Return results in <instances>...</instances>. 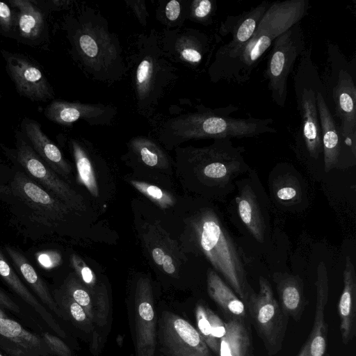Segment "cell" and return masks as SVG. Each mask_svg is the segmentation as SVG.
Segmentation results:
<instances>
[{
	"label": "cell",
	"mask_w": 356,
	"mask_h": 356,
	"mask_svg": "<svg viewBox=\"0 0 356 356\" xmlns=\"http://www.w3.org/2000/svg\"><path fill=\"white\" fill-rule=\"evenodd\" d=\"M309 0H284L270 3L248 42L236 52L212 63L209 73L213 82L221 80L243 83L250 79L274 40L306 17Z\"/></svg>",
	"instance_id": "1"
},
{
	"label": "cell",
	"mask_w": 356,
	"mask_h": 356,
	"mask_svg": "<svg viewBox=\"0 0 356 356\" xmlns=\"http://www.w3.org/2000/svg\"><path fill=\"white\" fill-rule=\"evenodd\" d=\"M238 107L229 105L215 109L199 106L198 111L167 122L164 133L179 139L232 138L254 137L264 134H275L271 118H234L230 115Z\"/></svg>",
	"instance_id": "2"
},
{
	"label": "cell",
	"mask_w": 356,
	"mask_h": 356,
	"mask_svg": "<svg viewBox=\"0 0 356 356\" xmlns=\"http://www.w3.org/2000/svg\"><path fill=\"white\" fill-rule=\"evenodd\" d=\"M200 248L243 302L250 287L238 248L213 211L204 213L197 226Z\"/></svg>",
	"instance_id": "3"
},
{
	"label": "cell",
	"mask_w": 356,
	"mask_h": 356,
	"mask_svg": "<svg viewBox=\"0 0 356 356\" xmlns=\"http://www.w3.org/2000/svg\"><path fill=\"white\" fill-rule=\"evenodd\" d=\"M324 88L316 67L312 60L311 49H306L300 57L294 76V90L300 125L298 134L308 155L318 159L323 153L321 129L316 106V92Z\"/></svg>",
	"instance_id": "4"
},
{
	"label": "cell",
	"mask_w": 356,
	"mask_h": 356,
	"mask_svg": "<svg viewBox=\"0 0 356 356\" xmlns=\"http://www.w3.org/2000/svg\"><path fill=\"white\" fill-rule=\"evenodd\" d=\"M155 37L140 38L135 76L138 106L148 112L175 79V70L164 56Z\"/></svg>",
	"instance_id": "5"
},
{
	"label": "cell",
	"mask_w": 356,
	"mask_h": 356,
	"mask_svg": "<svg viewBox=\"0 0 356 356\" xmlns=\"http://www.w3.org/2000/svg\"><path fill=\"white\" fill-rule=\"evenodd\" d=\"M259 286L257 293L249 288L243 302L268 355L272 356L282 348L289 317L276 300L270 282L260 276Z\"/></svg>",
	"instance_id": "6"
},
{
	"label": "cell",
	"mask_w": 356,
	"mask_h": 356,
	"mask_svg": "<svg viewBox=\"0 0 356 356\" xmlns=\"http://www.w3.org/2000/svg\"><path fill=\"white\" fill-rule=\"evenodd\" d=\"M306 49L305 38L300 22L276 38L272 43L264 76L276 105L284 107L287 97V81L294 65Z\"/></svg>",
	"instance_id": "7"
},
{
	"label": "cell",
	"mask_w": 356,
	"mask_h": 356,
	"mask_svg": "<svg viewBox=\"0 0 356 356\" xmlns=\"http://www.w3.org/2000/svg\"><path fill=\"white\" fill-rule=\"evenodd\" d=\"M159 339L163 351L169 356H212L197 330L172 313L162 314Z\"/></svg>",
	"instance_id": "8"
},
{
	"label": "cell",
	"mask_w": 356,
	"mask_h": 356,
	"mask_svg": "<svg viewBox=\"0 0 356 356\" xmlns=\"http://www.w3.org/2000/svg\"><path fill=\"white\" fill-rule=\"evenodd\" d=\"M335 115L339 120L338 128L344 145L356 156V86L352 74L340 68L332 88Z\"/></svg>",
	"instance_id": "9"
},
{
	"label": "cell",
	"mask_w": 356,
	"mask_h": 356,
	"mask_svg": "<svg viewBox=\"0 0 356 356\" xmlns=\"http://www.w3.org/2000/svg\"><path fill=\"white\" fill-rule=\"evenodd\" d=\"M136 356H154L156 346V316L152 293L147 281L138 283L134 301Z\"/></svg>",
	"instance_id": "10"
},
{
	"label": "cell",
	"mask_w": 356,
	"mask_h": 356,
	"mask_svg": "<svg viewBox=\"0 0 356 356\" xmlns=\"http://www.w3.org/2000/svg\"><path fill=\"white\" fill-rule=\"evenodd\" d=\"M270 3L264 1L238 15L227 16L221 22L219 33L222 36L231 35L232 38L227 43L218 49L213 63H217L230 56L248 42Z\"/></svg>",
	"instance_id": "11"
},
{
	"label": "cell",
	"mask_w": 356,
	"mask_h": 356,
	"mask_svg": "<svg viewBox=\"0 0 356 356\" xmlns=\"http://www.w3.org/2000/svg\"><path fill=\"white\" fill-rule=\"evenodd\" d=\"M8 70L17 91L32 101L53 97L52 90L41 70L28 59L7 52L3 54Z\"/></svg>",
	"instance_id": "12"
},
{
	"label": "cell",
	"mask_w": 356,
	"mask_h": 356,
	"mask_svg": "<svg viewBox=\"0 0 356 356\" xmlns=\"http://www.w3.org/2000/svg\"><path fill=\"white\" fill-rule=\"evenodd\" d=\"M17 157L29 173L71 207L81 208L82 199L41 161L31 147L20 138Z\"/></svg>",
	"instance_id": "13"
},
{
	"label": "cell",
	"mask_w": 356,
	"mask_h": 356,
	"mask_svg": "<svg viewBox=\"0 0 356 356\" xmlns=\"http://www.w3.org/2000/svg\"><path fill=\"white\" fill-rule=\"evenodd\" d=\"M0 346L15 356L51 354L42 337L8 318H0Z\"/></svg>",
	"instance_id": "14"
},
{
	"label": "cell",
	"mask_w": 356,
	"mask_h": 356,
	"mask_svg": "<svg viewBox=\"0 0 356 356\" xmlns=\"http://www.w3.org/2000/svg\"><path fill=\"white\" fill-rule=\"evenodd\" d=\"M45 116L60 124H70L79 119L88 122H108L114 115L113 109L102 105H89L54 100L44 109Z\"/></svg>",
	"instance_id": "15"
},
{
	"label": "cell",
	"mask_w": 356,
	"mask_h": 356,
	"mask_svg": "<svg viewBox=\"0 0 356 356\" xmlns=\"http://www.w3.org/2000/svg\"><path fill=\"white\" fill-rule=\"evenodd\" d=\"M316 106L321 129L324 168L326 172L339 162L342 146L338 124L330 112L324 97V88L316 92Z\"/></svg>",
	"instance_id": "16"
},
{
	"label": "cell",
	"mask_w": 356,
	"mask_h": 356,
	"mask_svg": "<svg viewBox=\"0 0 356 356\" xmlns=\"http://www.w3.org/2000/svg\"><path fill=\"white\" fill-rule=\"evenodd\" d=\"M316 304L314 325L307 339L309 356H325L327 348V325L325 321V309L328 300V277L324 263L317 269Z\"/></svg>",
	"instance_id": "17"
},
{
	"label": "cell",
	"mask_w": 356,
	"mask_h": 356,
	"mask_svg": "<svg viewBox=\"0 0 356 356\" xmlns=\"http://www.w3.org/2000/svg\"><path fill=\"white\" fill-rule=\"evenodd\" d=\"M343 290L338 303L342 342L348 343L356 332V275L350 259L347 257L343 273Z\"/></svg>",
	"instance_id": "18"
},
{
	"label": "cell",
	"mask_w": 356,
	"mask_h": 356,
	"mask_svg": "<svg viewBox=\"0 0 356 356\" xmlns=\"http://www.w3.org/2000/svg\"><path fill=\"white\" fill-rule=\"evenodd\" d=\"M22 128L35 152L47 163L58 172L67 173L70 171L61 152L42 131L38 122L24 119Z\"/></svg>",
	"instance_id": "19"
},
{
	"label": "cell",
	"mask_w": 356,
	"mask_h": 356,
	"mask_svg": "<svg viewBox=\"0 0 356 356\" xmlns=\"http://www.w3.org/2000/svg\"><path fill=\"white\" fill-rule=\"evenodd\" d=\"M274 280L281 309L289 318L299 321L305 307L301 280L291 275H279Z\"/></svg>",
	"instance_id": "20"
},
{
	"label": "cell",
	"mask_w": 356,
	"mask_h": 356,
	"mask_svg": "<svg viewBox=\"0 0 356 356\" xmlns=\"http://www.w3.org/2000/svg\"><path fill=\"white\" fill-rule=\"evenodd\" d=\"M207 282L210 298L229 318L245 320L248 311L244 302L214 270L208 271Z\"/></svg>",
	"instance_id": "21"
},
{
	"label": "cell",
	"mask_w": 356,
	"mask_h": 356,
	"mask_svg": "<svg viewBox=\"0 0 356 356\" xmlns=\"http://www.w3.org/2000/svg\"><path fill=\"white\" fill-rule=\"evenodd\" d=\"M0 276L22 299L34 309L54 332L61 337H66L65 332L58 324L53 316L21 282L18 276L5 260L1 251Z\"/></svg>",
	"instance_id": "22"
},
{
	"label": "cell",
	"mask_w": 356,
	"mask_h": 356,
	"mask_svg": "<svg viewBox=\"0 0 356 356\" xmlns=\"http://www.w3.org/2000/svg\"><path fill=\"white\" fill-rule=\"evenodd\" d=\"M245 320L229 318L220 341L218 356H252V344Z\"/></svg>",
	"instance_id": "23"
},
{
	"label": "cell",
	"mask_w": 356,
	"mask_h": 356,
	"mask_svg": "<svg viewBox=\"0 0 356 356\" xmlns=\"http://www.w3.org/2000/svg\"><path fill=\"white\" fill-rule=\"evenodd\" d=\"M238 215L252 236L259 243L264 240L265 222L256 196L249 186L236 197Z\"/></svg>",
	"instance_id": "24"
},
{
	"label": "cell",
	"mask_w": 356,
	"mask_h": 356,
	"mask_svg": "<svg viewBox=\"0 0 356 356\" xmlns=\"http://www.w3.org/2000/svg\"><path fill=\"white\" fill-rule=\"evenodd\" d=\"M5 249L10 257L15 266L18 269L26 282L40 298L41 301L58 316L64 318L63 313L51 295L45 282L40 278L26 258L13 248L6 246Z\"/></svg>",
	"instance_id": "25"
},
{
	"label": "cell",
	"mask_w": 356,
	"mask_h": 356,
	"mask_svg": "<svg viewBox=\"0 0 356 356\" xmlns=\"http://www.w3.org/2000/svg\"><path fill=\"white\" fill-rule=\"evenodd\" d=\"M97 29L86 25L79 30L75 36V44L82 59L87 65L94 67L98 62L108 64L106 60L108 56L106 54L108 52L106 49L108 44L104 45L108 40L104 42L102 38L103 34H97Z\"/></svg>",
	"instance_id": "26"
},
{
	"label": "cell",
	"mask_w": 356,
	"mask_h": 356,
	"mask_svg": "<svg viewBox=\"0 0 356 356\" xmlns=\"http://www.w3.org/2000/svg\"><path fill=\"white\" fill-rule=\"evenodd\" d=\"M9 3L19 10L17 28L24 38L35 39L44 27V19L40 10L29 0H10Z\"/></svg>",
	"instance_id": "27"
},
{
	"label": "cell",
	"mask_w": 356,
	"mask_h": 356,
	"mask_svg": "<svg viewBox=\"0 0 356 356\" xmlns=\"http://www.w3.org/2000/svg\"><path fill=\"white\" fill-rule=\"evenodd\" d=\"M177 43L180 58L191 64H199L209 47L208 40L202 33L195 31L184 33Z\"/></svg>",
	"instance_id": "28"
},
{
	"label": "cell",
	"mask_w": 356,
	"mask_h": 356,
	"mask_svg": "<svg viewBox=\"0 0 356 356\" xmlns=\"http://www.w3.org/2000/svg\"><path fill=\"white\" fill-rule=\"evenodd\" d=\"M18 189L23 193L30 202L39 206L45 213L62 214L65 211L63 207L56 200L35 183L20 178L17 179Z\"/></svg>",
	"instance_id": "29"
},
{
	"label": "cell",
	"mask_w": 356,
	"mask_h": 356,
	"mask_svg": "<svg viewBox=\"0 0 356 356\" xmlns=\"http://www.w3.org/2000/svg\"><path fill=\"white\" fill-rule=\"evenodd\" d=\"M54 299L63 314V312H65L67 316L86 332L92 329V322L88 318L83 307L76 302L66 291L54 290Z\"/></svg>",
	"instance_id": "30"
},
{
	"label": "cell",
	"mask_w": 356,
	"mask_h": 356,
	"mask_svg": "<svg viewBox=\"0 0 356 356\" xmlns=\"http://www.w3.org/2000/svg\"><path fill=\"white\" fill-rule=\"evenodd\" d=\"M72 144L80 179L90 192L97 196V186L91 162L85 150L76 141L73 140Z\"/></svg>",
	"instance_id": "31"
},
{
	"label": "cell",
	"mask_w": 356,
	"mask_h": 356,
	"mask_svg": "<svg viewBox=\"0 0 356 356\" xmlns=\"http://www.w3.org/2000/svg\"><path fill=\"white\" fill-rule=\"evenodd\" d=\"M65 288L66 292L83 307L90 321L91 322L97 321V310L88 291L80 287L74 280H69Z\"/></svg>",
	"instance_id": "32"
},
{
	"label": "cell",
	"mask_w": 356,
	"mask_h": 356,
	"mask_svg": "<svg viewBox=\"0 0 356 356\" xmlns=\"http://www.w3.org/2000/svg\"><path fill=\"white\" fill-rule=\"evenodd\" d=\"M206 307L202 304L197 305L195 307V314L197 331L209 349L214 354L218 355L220 343L212 336L211 327L207 317Z\"/></svg>",
	"instance_id": "33"
},
{
	"label": "cell",
	"mask_w": 356,
	"mask_h": 356,
	"mask_svg": "<svg viewBox=\"0 0 356 356\" xmlns=\"http://www.w3.org/2000/svg\"><path fill=\"white\" fill-rule=\"evenodd\" d=\"M137 146L142 161L147 165L156 166L159 162L158 147L150 140L145 138H137L134 142Z\"/></svg>",
	"instance_id": "34"
},
{
	"label": "cell",
	"mask_w": 356,
	"mask_h": 356,
	"mask_svg": "<svg viewBox=\"0 0 356 356\" xmlns=\"http://www.w3.org/2000/svg\"><path fill=\"white\" fill-rule=\"evenodd\" d=\"M214 6L210 0L194 1L192 3V17L200 23L211 24Z\"/></svg>",
	"instance_id": "35"
},
{
	"label": "cell",
	"mask_w": 356,
	"mask_h": 356,
	"mask_svg": "<svg viewBox=\"0 0 356 356\" xmlns=\"http://www.w3.org/2000/svg\"><path fill=\"white\" fill-rule=\"evenodd\" d=\"M42 338L51 354L58 356H72V352L60 338L49 332L42 334Z\"/></svg>",
	"instance_id": "36"
},
{
	"label": "cell",
	"mask_w": 356,
	"mask_h": 356,
	"mask_svg": "<svg viewBox=\"0 0 356 356\" xmlns=\"http://www.w3.org/2000/svg\"><path fill=\"white\" fill-rule=\"evenodd\" d=\"M207 314L211 324L212 336L213 339L220 343V339L226 332L225 322L223 321L213 310L206 307Z\"/></svg>",
	"instance_id": "37"
},
{
	"label": "cell",
	"mask_w": 356,
	"mask_h": 356,
	"mask_svg": "<svg viewBox=\"0 0 356 356\" xmlns=\"http://www.w3.org/2000/svg\"><path fill=\"white\" fill-rule=\"evenodd\" d=\"M134 184L143 193L162 205L164 206L170 204V199L163 193V191L157 186L138 182H134Z\"/></svg>",
	"instance_id": "38"
},
{
	"label": "cell",
	"mask_w": 356,
	"mask_h": 356,
	"mask_svg": "<svg viewBox=\"0 0 356 356\" xmlns=\"http://www.w3.org/2000/svg\"><path fill=\"white\" fill-rule=\"evenodd\" d=\"M14 24L12 10L5 3L0 1V26L6 31H10Z\"/></svg>",
	"instance_id": "39"
},
{
	"label": "cell",
	"mask_w": 356,
	"mask_h": 356,
	"mask_svg": "<svg viewBox=\"0 0 356 356\" xmlns=\"http://www.w3.org/2000/svg\"><path fill=\"white\" fill-rule=\"evenodd\" d=\"M275 194L281 201H291L297 197L298 191L291 185H284L277 189Z\"/></svg>",
	"instance_id": "40"
},
{
	"label": "cell",
	"mask_w": 356,
	"mask_h": 356,
	"mask_svg": "<svg viewBox=\"0 0 356 356\" xmlns=\"http://www.w3.org/2000/svg\"><path fill=\"white\" fill-rule=\"evenodd\" d=\"M181 5L177 0L170 1L165 6V14L170 21H175L180 15Z\"/></svg>",
	"instance_id": "41"
},
{
	"label": "cell",
	"mask_w": 356,
	"mask_h": 356,
	"mask_svg": "<svg viewBox=\"0 0 356 356\" xmlns=\"http://www.w3.org/2000/svg\"><path fill=\"white\" fill-rule=\"evenodd\" d=\"M0 306L14 312L19 314L20 309L19 306L13 301L4 292L0 289Z\"/></svg>",
	"instance_id": "42"
},
{
	"label": "cell",
	"mask_w": 356,
	"mask_h": 356,
	"mask_svg": "<svg viewBox=\"0 0 356 356\" xmlns=\"http://www.w3.org/2000/svg\"><path fill=\"white\" fill-rule=\"evenodd\" d=\"M162 266L164 271L168 274H172L175 271L172 259L169 255L165 254Z\"/></svg>",
	"instance_id": "43"
},
{
	"label": "cell",
	"mask_w": 356,
	"mask_h": 356,
	"mask_svg": "<svg viewBox=\"0 0 356 356\" xmlns=\"http://www.w3.org/2000/svg\"><path fill=\"white\" fill-rule=\"evenodd\" d=\"M39 262L44 267L50 268L55 265L56 261L52 259L49 254L43 253L38 257Z\"/></svg>",
	"instance_id": "44"
},
{
	"label": "cell",
	"mask_w": 356,
	"mask_h": 356,
	"mask_svg": "<svg viewBox=\"0 0 356 356\" xmlns=\"http://www.w3.org/2000/svg\"><path fill=\"white\" fill-rule=\"evenodd\" d=\"M154 261L156 264L161 266L163 264L165 253L163 250L159 248H155L152 252Z\"/></svg>",
	"instance_id": "45"
},
{
	"label": "cell",
	"mask_w": 356,
	"mask_h": 356,
	"mask_svg": "<svg viewBox=\"0 0 356 356\" xmlns=\"http://www.w3.org/2000/svg\"><path fill=\"white\" fill-rule=\"evenodd\" d=\"M81 274L83 280L86 284H89L92 282L93 275H92L91 270L88 267H87V266L83 267L81 270Z\"/></svg>",
	"instance_id": "46"
},
{
	"label": "cell",
	"mask_w": 356,
	"mask_h": 356,
	"mask_svg": "<svg viewBox=\"0 0 356 356\" xmlns=\"http://www.w3.org/2000/svg\"><path fill=\"white\" fill-rule=\"evenodd\" d=\"M298 356H309V343H308L307 340L304 343V345L302 347L300 351L299 352Z\"/></svg>",
	"instance_id": "47"
},
{
	"label": "cell",
	"mask_w": 356,
	"mask_h": 356,
	"mask_svg": "<svg viewBox=\"0 0 356 356\" xmlns=\"http://www.w3.org/2000/svg\"><path fill=\"white\" fill-rule=\"evenodd\" d=\"M0 318H7L6 314L0 309Z\"/></svg>",
	"instance_id": "48"
},
{
	"label": "cell",
	"mask_w": 356,
	"mask_h": 356,
	"mask_svg": "<svg viewBox=\"0 0 356 356\" xmlns=\"http://www.w3.org/2000/svg\"><path fill=\"white\" fill-rule=\"evenodd\" d=\"M0 356H3L1 354H0Z\"/></svg>",
	"instance_id": "49"
}]
</instances>
